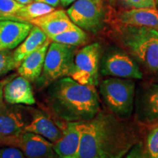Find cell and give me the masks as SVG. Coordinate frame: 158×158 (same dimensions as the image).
Returning a JSON list of instances; mask_svg holds the SVG:
<instances>
[{"label": "cell", "mask_w": 158, "mask_h": 158, "mask_svg": "<svg viewBox=\"0 0 158 158\" xmlns=\"http://www.w3.org/2000/svg\"><path fill=\"white\" fill-rule=\"evenodd\" d=\"M22 6V5L16 2L15 0H0V14H9L14 13Z\"/></svg>", "instance_id": "23"}, {"label": "cell", "mask_w": 158, "mask_h": 158, "mask_svg": "<svg viewBox=\"0 0 158 158\" xmlns=\"http://www.w3.org/2000/svg\"><path fill=\"white\" fill-rule=\"evenodd\" d=\"M146 153L148 158H158V125L148 134Z\"/></svg>", "instance_id": "22"}, {"label": "cell", "mask_w": 158, "mask_h": 158, "mask_svg": "<svg viewBox=\"0 0 158 158\" xmlns=\"http://www.w3.org/2000/svg\"><path fill=\"white\" fill-rule=\"evenodd\" d=\"M122 25L147 27L158 30V10L156 7L131 8L119 15Z\"/></svg>", "instance_id": "17"}, {"label": "cell", "mask_w": 158, "mask_h": 158, "mask_svg": "<svg viewBox=\"0 0 158 158\" xmlns=\"http://www.w3.org/2000/svg\"><path fill=\"white\" fill-rule=\"evenodd\" d=\"M0 145L18 148L27 158H58L54 143L46 138L30 132L0 140Z\"/></svg>", "instance_id": "8"}, {"label": "cell", "mask_w": 158, "mask_h": 158, "mask_svg": "<svg viewBox=\"0 0 158 158\" xmlns=\"http://www.w3.org/2000/svg\"><path fill=\"white\" fill-rule=\"evenodd\" d=\"M46 102L51 112L66 122L87 121L100 110L95 86L81 84L69 76L49 84Z\"/></svg>", "instance_id": "2"}, {"label": "cell", "mask_w": 158, "mask_h": 158, "mask_svg": "<svg viewBox=\"0 0 158 158\" xmlns=\"http://www.w3.org/2000/svg\"><path fill=\"white\" fill-rule=\"evenodd\" d=\"M31 119L23 132H30L43 136L51 143H55L62 137L63 129L48 114L37 110H31Z\"/></svg>", "instance_id": "13"}, {"label": "cell", "mask_w": 158, "mask_h": 158, "mask_svg": "<svg viewBox=\"0 0 158 158\" xmlns=\"http://www.w3.org/2000/svg\"><path fill=\"white\" fill-rule=\"evenodd\" d=\"M16 2H18L20 5H28V4H30L34 2V0H15Z\"/></svg>", "instance_id": "30"}, {"label": "cell", "mask_w": 158, "mask_h": 158, "mask_svg": "<svg viewBox=\"0 0 158 158\" xmlns=\"http://www.w3.org/2000/svg\"><path fill=\"white\" fill-rule=\"evenodd\" d=\"M120 41L144 66L158 72V30L122 25L118 28Z\"/></svg>", "instance_id": "3"}, {"label": "cell", "mask_w": 158, "mask_h": 158, "mask_svg": "<svg viewBox=\"0 0 158 158\" xmlns=\"http://www.w3.org/2000/svg\"><path fill=\"white\" fill-rule=\"evenodd\" d=\"M13 76V75L7 77V78H6L5 79H3V80L0 81V106H2V104L3 103V89H4V86H5V85L6 83H7L8 81L10 79L11 77Z\"/></svg>", "instance_id": "27"}, {"label": "cell", "mask_w": 158, "mask_h": 158, "mask_svg": "<svg viewBox=\"0 0 158 158\" xmlns=\"http://www.w3.org/2000/svg\"><path fill=\"white\" fill-rule=\"evenodd\" d=\"M22 108L6 105L0 106V140L19 135L29 121L26 118Z\"/></svg>", "instance_id": "11"}, {"label": "cell", "mask_w": 158, "mask_h": 158, "mask_svg": "<svg viewBox=\"0 0 158 158\" xmlns=\"http://www.w3.org/2000/svg\"><path fill=\"white\" fill-rule=\"evenodd\" d=\"M34 1L50 5L51 7H54V8L55 7H58L59 4H60V0H34Z\"/></svg>", "instance_id": "28"}, {"label": "cell", "mask_w": 158, "mask_h": 158, "mask_svg": "<svg viewBox=\"0 0 158 158\" xmlns=\"http://www.w3.org/2000/svg\"><path fill=\"white\" fill-rule=\"evenodd\" d=\"M101 46L98 43L82 48L76 54L70 78L79 84L96 86L98 84Z\"/></svg>", "instance_id": "7"}, {"label": "cell", "mask_w": 158, "mask_h": 158, "mask_svg": "<svg viewBox=\"0 0 158 158\" xmlns=\"http://www.w3.org/2000/svg\"><path fill=\"white\" fill-rule=\"evenodd\" d=\"M0 158H27L21 150L13 147L0 148Z\"/></svg>", "instance_id": "25"}, {"label": "cell", "mask_w": 158, "mask_h": 158, "mask_svg": "<svg viewBox=\"0 0 158 158\" xmlns=\"http://www.w3.org/2000/svg\"><path fill=\"white\" fill-rule=\"evenodd\" d=\"M121 2L130 8L155 7L154 0H120Z\"/></svg>", "instance_id": "24"}, {"label": "cell", "mask_w": 158, "mask_h": 158, "mask_svg": "<svg viewBox=\"0 0 158 158\" xmlns=\"http://www.w3.org/2000/svg\"><path fill=\"white\" fill-rule=\"evenodd\" d=\"M76 47L51 41L45 57L39 80L42 85H49L64 77H70L74 65Z\"/></svg>", "instance_id": "5"}, {"label": "cell", "mask_w": 158, "mask_h": 158, "mask_svg": "<svg viewBox=\"0 0 158 158\" xmlns=\"http://www.w3.org/2000/svg\"><path fill=\"white\" fill-rule=\"evenodd\" d=\"M100 92L110 112L121 118H129L135 102V84L132 79L110 78L102 81Z\"/></svg>", "instance_id": "4"}, {"label": "cell", "mask_w": 158, "mask_h": 158, "mask_svg": "<svg viewBox=\"0 0 158 158\" xmlns=\"http://www.w3.org/2000/svg\"><path fill=\"white\" fill-rule=\"evenodd\" d=\"M138 119L146 123L158 122V84L145 89L135 101Z\"/></svg>", "instance_id": "15"}, {"label": "cell", "mask_w": 158, "mask_h": 158, "mask_svg": "<svg viewBox=\"0 0 158 158\" xmlns=\"http://www.w3.org/2000/svg\"><path fill=\"white\" fill-rule=\"evenodd\" d=\"M19 65L15 62L13 51H0V76H5L10 71L18 68Z\"/></svg>", "instance_id": "21"}, {"label": "cell", "mask_w": 158, "mask_h": 158, "mask_svg": "<svg viewBox=\"0 0 158 158\" xmlns=\"http://www.w3.org/2000/svg\"><path fill=\"white\" fill-rule=\"evenodd\" d=\"M101 73L104 76L126 79L143 78L138 64L127 54L120 51L106 55L102 61Z\"/></svg>", "instance_id": "9"}, {"label": "cell", "mask_w": 158, "mask_h": 158, "mask_svg": "<svg viewBox=\"0 0 158 158\" xmlns=\"http://www.w3.org/2000/svg\"><path fill=\"white\" fill-rule=\"evenodd\" d=\"M51 42L48 38L40 48L26 57L18 67V74L29 81L37 80L42 73L45 57Z\"/></svg>", "instance_id": "18"}, {"label": "cell", "mask_w": 158, "mask_h": 158, "mask_svg": "<svg viewBox=\"0 0 158 158\" xmlns=\"http://www.w3.org/2000/svg\"><path fill=\"white\" fill-rule=\"evenodd\" d=\"M76 0H60V3L63 7H68L69 5H70L71 4L75 2Z\"/></svg>", "instance_id": "29"}, {"label": "cell", "mask_w": 158, "mask_h": 158, "mask_svg": "<svg viewBox=\"0 0 158 158\" xmlns=\"http://www.w3.org/2000/svg\"><path fill=\"white\" fill-rule=\"evenodd\" d=\"M52 42H56L62 44L79 46L84 45L88 40V35L86 32L76 24H73L70 28L63 32L49 38Z\"/></svg>", "instance_id": "20"}, {"label": "cell", "mask_w": 158, "mask_h": 158, "mask_svg": "<svg viewBox=\"0 0 158 158\" xmlns=\"http://www.w3.org/2000/svg\"><path fill=\"white\" fill-rule=\"evenodd\" d=\"M66 12L74 24L88 32L97 34L103 27L102 0H76Z\"/></svg>", "instance_id": "6"}, {"label": "cell", "mask_w": 158, "mask_h": 158, "mask_svg": "<svg viewBox=\"0 0 158 158\" xmlns=\"http://www.w3.org/2000/svg\"><path fill=\"white\" fill-rule=\"evenodd\" d=\"M29 23L39 27L48 38L60 34L74 24L67 12L62 9L54 10L48 14L31 20Z\"/></svg>", "instance_id": "16"}, {"label": "cell", "mask_w": 158, "mask_h": 158, "mask_svg": "<svg viewBox=\"0 0 158 158\" xmlns=\"http://www.w3.org/2000/svg\"><path fill=\"white\" fill-rule=\"evenodd\" d=\"M48 39V36L39 27L33 26L24 40L13 51V56L15 62L20 65L26 57L40 48Z\"/></svg>", "instance_id": "19"}, {"label": "cell", "mask_w": 158, "mask_h": 158, "mask_svg": "<svg viewBox=\"0 0 158 158\" xmlns=\"http://www.w3.org/2000/svg\"><path fill=\"white\" fill-rule=\"evenodd\" d=\"M124 158H148L141 143H137Z\"/></svg>", "instance_id": "26"}, {"label": "cell", "mask_w": 158, "mask_h": 158, "mask_svg": "<svg viewBox=\"0 0 158 158\" xmlns=\"http://www.w3.org/2000/svg\"><path fill=\"white\" fill-rule=\"evenodd\" d=\"M78 122L81 143L78 158H124L138 143L135 126L112 113L100 110L91 119Z\"/></svg>", "instance_id": "1"}, {"label": "cell", "mask_w": 158, "mask_h": 158, "mask_svg": "<svg viewBox=\"0 0 158 158\" xmlns=\"http://www.w3.org/2000/svg\"><path fill=\"white\" fill-rule=\"evenodd\" d=\"M30 23L2 20L0 21V51L16 48L30 32Z\"/></svg>", "instance_id": "12"}, {"label": "cell", "mask_w": 158, "mask_h": 158, "mask_svg": "<svg viewBox=\"0 0 158 158\" xmlns=\"http://www.w3.org/2000/svg\"><path fill=\"white\" fill-rule=\"evenodd\" d=\"M110 2H114V0H110Z\"/></svg>", "instance_id": "32"}, {"label": "cell", "mask_w": 158, "mask_h": 158, "mask_svg": "<svg viewBox=\"0 0 158 158\" xmlns=\"http://www.w3.org/2000/svg\"><path fill=\"white\" fill-rule=\"evenodd\" d=\"M3 98L9 105L35 103V99L30 81L19 74H13L6 83L3 89Z\"/></svg>", "instance_id": "10"}, {"label": "cell", "mask_w": 158, "mask_h": 158, "mask_svg": "<svg viewBox=\"0 0 158 158\" xmlns=\"http://www.w3.org/2000/svg\"><path fill=\"white\" fill-rule=\"evenodd\" d=\"M155 1V7L158 10V0H154Z\"/></svg>", "instance_id": "31"}, {"label": "cell", "mask_w": 158, "mask_h": 158, "mask_svg": "<svg viewBox=\"0 0 158 158\" xmlns=\"http://www.w3.org/2000/svg\"><path fill=\"white\" fill-rule=\"evenodd\" d=\"M80 143L79 122H67L62 137L54 143V150L58 158H78Z\"/></svg>", "instance_id": "14"}]
</instances>
